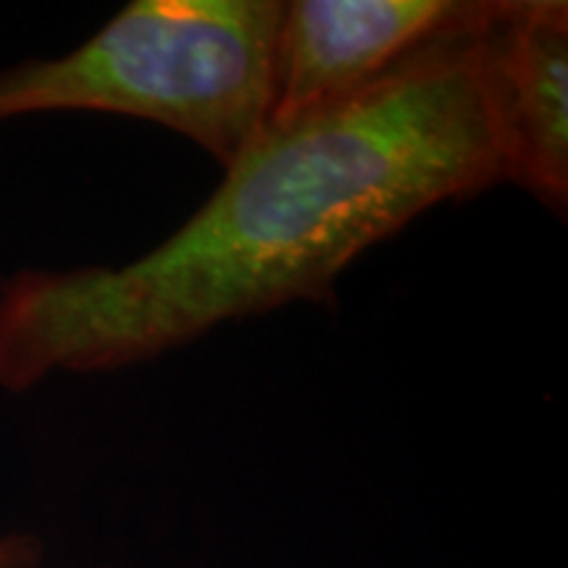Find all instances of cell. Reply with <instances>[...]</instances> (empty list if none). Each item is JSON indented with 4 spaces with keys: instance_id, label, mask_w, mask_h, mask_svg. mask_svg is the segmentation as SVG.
<instances>
[{
    "instance_id": "3957f363",
    "label": "cell",
    "mask_w": 568,
    "mask_h": 568,
    "mask_svg": "<svg viewBox=\"0 0 568 568\" xmlns=\"http://www.w3.org/2000/svg\"><path fill=\"white\" fill-rule=\"evenodd\" d=\"M485 0H293L276 40L268 122L345 103L471 32Z\"/></svg>"
},
{
    "instance_id": "7a4b0ae2",
    "label": "cell",
    "mask_w": 568,
    "mask_h": 568,
    "mask_svg": "<svg viewBox=\"0 0 568 568\" xmlns=\"http://www.w3.org/2000/svg\"><path fill=\"white\" fill-rule=\"evenodd\" d=\"M280 0H134L74 51L0 74V122L55 111L145 119L232 166L268 126Z\"/></svg>"
},
{
    "instance_id": "277c9868",
    "label": "cell",
    "mask_w": 568,
    "mask_h": 568,
    "mask_svg": "<svg viewBox=\"0 0 568 568\" xmlns=\"http://www.w3.org/2000/svg\"><path fill=\"white\" fill-rule=\"evenodd\" d=\"M477 63L506 182L568 209V6L487 0Z\"/></svg>"
},
{
    "instance_id": "5b68a950",
    "label": "cell",
    "mask_w": 568,
    "mask_h": 568,
    "mask_svg": "<svg viewBox=\"0 0 568 568\" xmlns=\"http://www.w3.org/2000/svg\"><path fill=\"white\" fill-rule=\"evenodd\" d=\"M45 548L40 537L13 531V535H0V568H40Z\"/></svg>"
},
{
    "instance_id": "6da1fadb",
    "label": "cell",
    "mask_w": 568,
    "mask_h": 568,
    "mask_svg": "<svg viewBox=\"0 0 568 568\" xmlns=\"http://www.w3.org/2000/svg\"><path fill=\"white\" fill-rule=\"evenodd\" d=\"M479 21L351 101L268 122L216 193L130 264L0 282V389L145 364L293 301L335 305L337 276L361 253L506 182Z\"/></svg>"
}]
</instances>
